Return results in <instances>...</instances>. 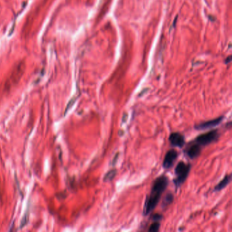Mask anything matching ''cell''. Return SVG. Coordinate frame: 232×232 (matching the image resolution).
Instances as JSON below:
<instances>
[{"instance_id":"cell-2","label":"cell","mask_w":232,"mask_h":232,"mask_svg":"<svg viewBox=\"0 0 232 232\" xmlns=\"http://www.w3.org/2000/svg\"><path fill=\"white\" fill-rule=\"evenodd\" d=\"M191 170V164L180 161L175 168L176 178L174 180L176 187L178 188L187 178Z\"/></svg>"},{"instance_id":"cell-6","label":"cell","mask_w":232,"mask_h":232,"mask_svg":"<svg viewBox=\"0 0 232 232\" xmlns=\"http://www.w3.org/2000/svg\"><path fill=\"white\" fill-rule=\"evenodd\" d=\"M169 142L172 146L182 148L185 144V136L178 132H174L170 134L169 137Z\"/></svg>"},{"instance_id":"cell-7","label":"cell","mask_w":232,"mask_h":232,"mask_svg":"<svg viewBox=\"0 0 232 232\" xmlns=\"http://www.w3.org/2000/svg\"><path fill=\"white\" fill-rule=\"evenodd\" d=\"M201 146L199 144L194 143L193 144L190 145L186 149V154L187 157L191 159H196L201 154Z\"/></svg>"},{"instance_id":"cell-5","label":"cell","mask_w":232,"mask_h":232,"mask_svg":"<svg viewBox=\"0 0 232 232\" xmlns=\"http://www.w3.org/2000/svg\"><path fill=\"white\" fill-rule=\"evenodd\" d=\"M223 118H224L223 116H219L216 118L212 119V120H209L200 123H199V124L195 125V129L197 130H204L215 127L218 126V125L222 122L223 121Z\"/></svg>"},{"instance_id":"cell-13","label":"cell","mask_w":232,"mask_h":232,"mask_svg":"<svg viewBox=\"0 0 232 232\" xmlns=\"http://www.w3.org/2000/svg\"><path fill=\"white\" fill-rule=\"evenodd\" d=\"M231 56H229L228 57V59H225V64H229V63H230L231 62Z\"/></svg>"},{"instance_id":"cell-1","label":"cell","mask_w":232,"mask_h":232,"mask_svg":"<svg viewBox=\"0 0 232 232\" xmlns=\"http://www.w3.org/2000/svg\"><path fill=\"white\" fill-rule=\"evenodd\" d=\"M168 185V178L166 176H160L155 180L152 185L150 194L146 197L145 201L144 215H148L155 208Z\"/></svg>"},{"instance_id":"cell-4","label":"cell","mask_w":232,"mask_h":232,"mask_svg":"<svg viewBox=\"0 0 232 232\" xmlns=\"http://www.w3.org/2000/svg\"><path fill=\"white\" fill-rule=\"evenodd\" d=\"M178 152L174 149H170L166 154L163 161V167L165 169H170L174 166L175 161L178 158Z\"/></svg>"},{"instance_id":"cell-12","label":"cell","mask_w":232,"mask_h":232,"mask_svg":"<svg viewBox=\"0 0 232 232\" xmlns=\"http://www.w3.org/2000/svg\"><path fill=\"white\" fill-rule=\"evenodd\" d=\"M152 219H153V221H158V222H159V221L162 219V216L159 214H155L153 216Z\"/></svg>"},{"instance_id":"cell-9","label":"cell","mask_w":232,"mask_h":232,"mask_svg":"<svg viewBox=\"0 0 232 232\" xmlns=\"http://www.w3.org/2000/svg\"><path fill=\"white\" fill-rule=\"evenodd\" d=\"M173 200H174V196H173V194L172 193H168L166 196V197H165L163 200L162 206L163 208L168 207L169 205H170L171 203H172Z\"/></svg>"},{"instance_id":"cell-8","label":"cell","mask_w":232,"mask_h":232,"mask_svg":"<svg viewBox=\"0 0 232 232\" xmlns=\"http://www.w3.org/2000/svg\"><path fill=\"white\" fill-rule=\"evenodd\" d=\"M231 175L227 174L224 178H223L222 181H221L219 183H218V185L215 186V187H214V191H220L223 189L225 186L229 185V183L231 182Z\"/></svg>"},{"instance_id":"cell-3","label":"cell","mask_w":232,"mask_h":232,"mask_svg":"<svg viewBox=\"0 0 232 232\" xmlns=\"http://www.w3.org/2000/svg\"><path fill=\"white\" fill-rule=\"evenodd\" d=\"M220 133H218V130H212V131H210L207 133H203L197 136L195 139V143L199 144L201 146H207V145L216 142L218 139Z\"/></svg>"},{"instance_id":"cell-10","label":"cell","mask_w":232,"mask_h":232,"mask_svg":"<svg viewBox=\"0 0 232 232\" xmlns=\"http://www.w3.org/2000/svg\"><path fill=\"white\" fill-rule=\"evenodd\" d=\"M116 175V170H115V169H113V170L108 171L104 176V182H106V183L112 181V180L114 179V178L115 177Z\"/></svg>"},{"instance_id":"cell-11","label":"cell","mask_w":232,"mask_h":232,"mask_svg":"<svg viewBox=\"0 0 232 232\" xmlns=\"http://www.w3.org/2000/svg\"><path fill=\"white\" fill-rule=\"evenodd\" d=\"M160 225H161V224H160L159 222H158V221H154L150 225L148 231L150 232H157L160 229Z\"/></svg>"}]
</instances>
